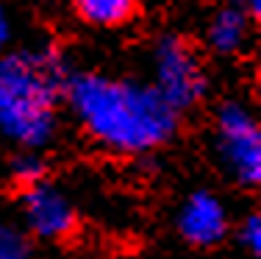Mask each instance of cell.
Listing matches in <instances>:
<instances>
[{"label":"cell","instance_id":"1","mask_svg":"<svg viewBox=\"0 0 261 259\" xmlns=\"http://www.w3.org/2000/svg\"><path fill=\"white\" fill-rule=\"evenodd\" d=\"M64 109L97 151L120 159H153L184 126V117L147 81L100 70L72 73Z\"/></svg>","mask_w":261,"mask_h":259},{"label":"cell","instance_id":"2","mask_svg":"<svg viewBox=\"0 0 261 259\" xmlns=\"http://www.w3.org/2000/svg\"><path fill=\"white\" fill-rule=\"evenodd\" d=\"M72 64L56 42H28L0 56V137L14 151H42L61 128Z\"/></svg>","mask_w":261,"mask_h":259},{"label":"cell","instance_id":"3","mask_svg":"<svg viewBox=\"0 0 261 259\" xmlns=\"http://www.w3.org/2000/svg\"><path fill=\"white\" fill-rule=\"evenodd\" d=\"M178 114L200 109L211 95V73L200 45L181 31H164L150 45V81Z\"/></svg>","mask_w":261,"mask_h":259},{"label":"cell","instance_id":"4","mask_svg":"<svg viewBox=\"0 0 261 259\" xmlns=\"http://www.w3.org/2000/svg\"><path fill=\"white\" fill-rule=\"evenodd\" d=\"M211 153L220 173L239 190L261 184V123L245 98H222L211 109Z\"/></svg>","mask_w":261,"mask_h":259},{"label":"cell","instance_id":"5","mask_svg":"<svg viewBox=\"0 0 261 259\" xmlns=\"http://www.w3.org/2000/svg\"><path fill=\"white\" fill-rule=\"evenodd\" d=\"M233 215L228 201L211 187H195L178 201L172 229L178 240L192 251H214L228 243Z\"/></svg>","mask_w":261,"mask_h":259},{"label":"cell","instance_id":"6","mask_svg":"<svg viewBox=\"0 0 261 259\" xmlns=\"http://www.w3.org/2000/svg\"><path fill=\"white\" fill-rule=\"evenodd\" d=\"M17 206H20V229L34 243H67L81 229L78 206L53 181L20 193Z\"/></svg>","mask_w":261,"mask_h":259},{"label":"cell","instance_id":"7","mask_svg":"<svg viewBox=\"0 0 261 259\" xmlns=\"http://www.w3.org/2000/svg\"><path fill=\"white\" fill-rule=\"evenodd\" d=\"M261 20L258 0H242V3H225L208 14L203 26L200 51L217 59H239L253 45V34Z\"/></svg>","mask_w":261,"mask_h":259},{"label":"cell","instance_id":"8","mask_svg":"<svg viewBox=\"0 0 261 259\" xmlns=\"http://www.w3.org/2000/svg\"><path fill=\"white\" fill-rule=\"evenodd\" d=\"M142 6L134 0H78L72 3V14L81 26L95 31H117L139 20Z\"/></svg>","mask_w":261,"mask_h":259},{"label":"cell","instance_id":"9","mask_svg":"<svg viewBox=\"0 0 261 259\" xmlns=\"http://www.w3.org/2000/svg\"><path fill=\"white\" fill-rule=\"evenodd\" d=\"M3 181L17 195L50 181V162L42 151H11L3 162Z\"/></svg>","mask_w":261,"mask_h":259},{"label":"cell","instance_id":"10","mask_svg":"<svg viewBox=\"0 0 261 259\" xmlns=\"http://www.w3.org/2000/svg\"><path fill=\"white\" fill-rule=\"evenodd\" d=\"M231 240L245 256H250V259L261 256V215H258V209H250L242 218H233Z\"/></svg>","mask_w":261,"mask_h":259},{"label":"cell","instance_id":"11","mask_svg":"<svg viewBox=\"0 0 261 259\" xmlns=\"http://www.w3.org/2000/svg\"><path fill=\"white\" fill-rule=\"evenodd\" d=\"M0 259H36V243L20 229V223L0 218Z\"/></svg>","mask_w":261,"mask_h":259},{"label":"cell","instance_id":"12","mask_svg":"<svg viewBox=\"0 0 261 259\" xmlns=\"http://www.w3.org/2000/svg\"><path fill=\"white\" fill-rule=\"evenodd\" d=\"M11 39H14V26H11L9 11L0 6V56L11 48Z\"/></svg>","mask_w":261,"mask_h":259}]
</instances>
